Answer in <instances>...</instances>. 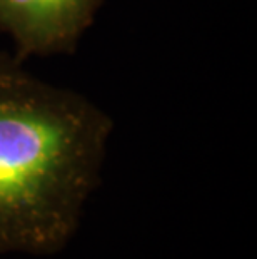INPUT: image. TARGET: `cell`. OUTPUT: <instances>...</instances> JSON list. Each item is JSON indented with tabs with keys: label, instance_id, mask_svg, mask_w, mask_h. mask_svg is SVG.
I'll return each instance as SVG.
<instances>
[{
	"label": "cell",
	"instance_id": "2",
	"mask_svg": "<svg viewBox=\"0 0 257 259\" xmlns=\"http://www.w3.org/2000/svg\"><path fill=\"white\" fill-rule=\"evenodd\" d=\"M104 0H0V29L17 44V59L70 52Z\"/></svg>",
	"mask_w": 257,
	"mask_h": 259
},
{
	"label": "cell",
	"instance_id": "1",
	"mask_svg": "<svg viewBox=\"0 0 257 259\" xmlns=\"http://www.w3.org/2000/svg\"><path fill=\"white\" fill-rule=\"evenodd\" d=\"M0 54V254L60 252L100 183L112 120Z\"/></svg>",
	"mask_w": 257,
	"mask_h": 259
}]
</instances>
